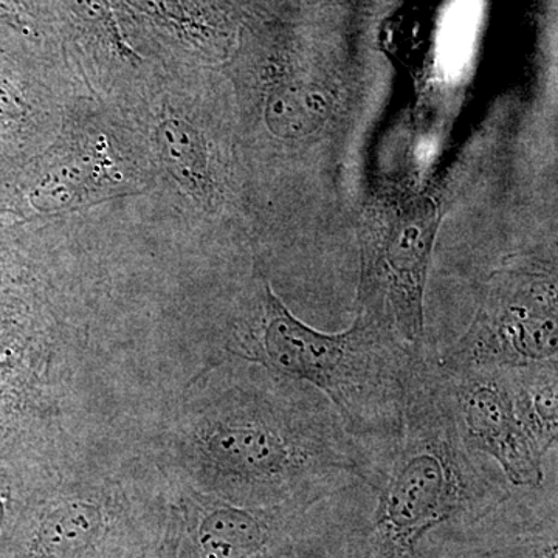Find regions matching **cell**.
Returning a JSON list of instances; mask_svg holds the SVG:
<instances>
[{
    "mask_svg": "<svg viewBox=\"0 0 558 558\" xmlns=\"http://www.w3.org/2000/svg\"><path fill=\"white\" fill-rule=\"evenodd\" d=\"M207 480L252 509L307 513L343 488L374 490L381 457L355 438L322 392L282 379L223 392L201 428Z\"/></svg>",
    "mask_w": 558,
    "mask_h": 558,
    "instance_id": "obj_1",
    "label": "cell"
},
{
    "mask_svg": "<svg viewBox=\"0 0 558 558\" xmlns=\"http://www.w3.org/2000/svg\"><path fill=\"white\" fill-rule=\"evenodd\" d=\"M436 357L429 349L414 368L402 427L373 490L376 509L348 558L410 557L428 538L468 531L515 490L462 438Z\"/></svg>",
    "mask_w": 558,
    "mask_h": 558,
    "instance_id": "obj_2",
    "label": "cell"
},
{
    "mask_svg": "<svg viewBox=\"0 0 558 558\" xmlns=\"http://www.w3.org/2000/svg\"><path fill=\"white\" fill-rule=\"evenodd\" d=\"M258 318L250 328L253 359L282 379L317 389L332 403L349 432L384 457L398 439L414 355L389 330L357 315L343 332L311 328L271 292H259Z\"/></svg>",
    "mask_w": 558,
    "mask_h": 558,
    "instance_id": "obj_3",
    "label": "cell"
},
{
    "mask_svg": "<svg viewBox=\"0 0 558 558\" xmlns=\"http://www.w3.org/2000/svg\"><path fill=\"white\" fill-rule=\"evenodd\" d=\"M436 359L449 374L558 362L556 269L520 259L497 271L472 325Z\"/></svg>",
    "mask_w": 558,
    "mask_h": 558,
    "instance_id": "obj_4",
    "label": "cell"
},
{
    "mask_svg": "<svg viewBox=\"0 0 558 558\" xmlns=\"http://www.w3.org/2000/svg\"><path fill=\"white\" fill-rule=\"evenodd\" d=\"M444 376L459 432L470 449L490 459L513 488L545 486V457L535 449L517 414L510 368Z\"/></svg>",
    "mask_w": 558,
    "mask_h": 558,
    "instance_id": "obj_5",
    "label": "cell"
},
{
    "mask_svg": "<svg viewBox=\"0 0 558 558\" xmlns=\"http://www.w3.org/2000/svg\"><path fill=\"white\" fill-rule=\"evenodd\" d=\"M515 488L486 519L439 542L451 558H557V487Z\"/></svg>",
    "mask_w": 558,
    "mask_h": 558,
    "instance_id": "obj_6",
    "label": "cell"
},
{
    "mask_svg": "<svg viewBox=\"0 0 558 558\" xmlns=\"http://www.w3.org/2000/svg\"><path fill=\"white\" fill-rule=\"evenodd\" d=\"M510 380L521 425L546 458L558 439V362L510 368Z\"/></svg>",
    "mask_w": 558,
    "mask_h": 558,
    "instance_id": "obj_7",
    "label": "cell"
},
{
    "mask_svg": "<svg viewBox=\"0 0 558 558\" xmlns=\"http://www.w3.org/2000/svg\"><path fill=\"white\" fill-rule=\"evenodd\" d=\"M180 535H182V527H180V532H179V526L178 524L174 523V531H171V535H170V539H168L167 543H165V548L160 550V556L159 558H174L175 557V548H178L179 546V538H180Z\"/></svg>",
    "mask_w": 558,
    "mask_h": 558,
    "instance_id": "obj_8",
    "label": "cell"
},
{
    "mask_svg": "<svg viewBox=\"0 0 558 558\" xmlns=\"http://www.w3.org/2000/svg\"><path fill=\"white\" fill-rule=\"evenodd\" d=\"M267 558H300L299 554H296L295 545L284 546V548L275 550Z\"/></svg>",
    "mask_w": 558,
    "mask_h": 558,
    "instance_id": "obj_9",
    "label": "cell"
},
{
    "mask_svg": "<svg viewBox=\"0 0 558 558\" xmlns=\"http://www.w3.org/2000/svg\"><path fill=\"white\" fill-rule=\"evenodd\" d=\"M407 558H429V557L425 556V554L421 553V550H417V553L411 554V556L407 557Z\"/></svg>",
    "mask_w": 558,
    "mask_h": 558,
    "instance_id": "obj_10",
    "label": "cell"
}]
</instances>
